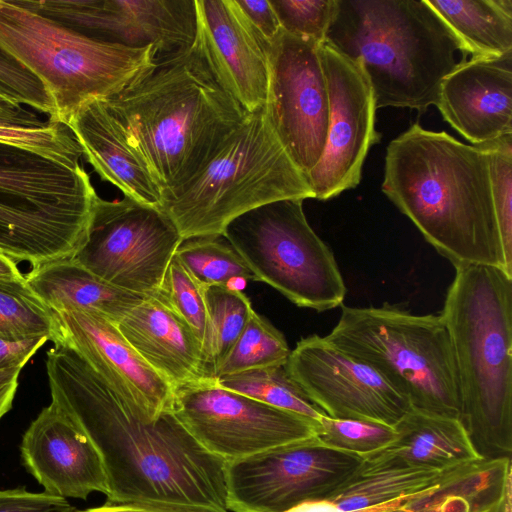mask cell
<instances>
[{
    "label": "cell",
    "mask_w": 512,
    "mask_h": 512,
    "mask_svg": "<svg viewBox=\"0 0 512 512\" xmlns=\"http://www.w3.org/2000/svg\"><path fill=\"white\" fill-rule=\"evenodd\" d=\"M46 370L51 402L100 454L105 503L228 512L225 461L203 448L172 411L148 420L62 346L47 352Z\"/></svg>",
    "instance_id": "1"
},
{
    "label": "cell",
    "mask_w": 512,
    "mask_h": 512,
    "mask_svg": "<svg viewBox=\"0 0 512 512\" xmlns=\"http://www.w3.org/2000/svg\"><path fill=\"white\" fill-rule=\"evenodd\" d=\"M381 188L454 267L480 264L506 272L481 147L416 122L387 146Z\"/></svg>",
    "instance_id": "2"
},
{
    "label": "cell",
    "mask_w": 512,
    "mask_h": 512,
    "mask_svg": "<svg viewBox=\"0 0 512 512\" xmlns=\"http://www.w3.org/2000/svg\"><path fill=\"white\" fill-rule=\"evenodd\" d=\"M103 102L162 193L198 171L248 114L219 84L196 37Z\"/></svg>",
    "instance_id": "3"
},
{
    "label": "cell",
    "mask_w": 512,
    "mask_h": 512,
    "mask_svg": "<svg viewBox=\"0 0 512 512\" xmlns=\"http://www.w3.org/2000/svg\"><path fill=\"white\" fill-rule=\"evenodd\" d=\"M441 316L458 374L460 421L483 458L512 451V277L488 265L455 267Z\"/></svg>",
    "instance_id": "4"
},
{
    "label": "cell",
    "mask_w": 512,
    "mask_h": 512,
    "mask_svg": "<svg viewBox=\"0 0 512 512\" xmlns=\"http://www.w3.org/2000/svg\"><path fill=\"white\" fill-rule=\"evenodd\" d=\"M325 42L361 63L376 109L425 113L461 62L457 39L425 0H337Z\"/></svg>",
    "instance_id": "5"
},
{
    "label": "cell",
    "mask_w": 512,
    "mask_h": 512,
    "mask_svg": "<svg viewBox=\"0 0 512 512\" xmlns=\"http://www.w3.org/2000/svg\"><path fill=\"white\" fill-rule=\"evenodd\" d=\"M307 198H313L307 179L262 107L248 113L188 180L163 192L159 208L187 240L222 236L233 219L264 204Z\"/></svg>",
    "instance_id": "6"
},
{
    "label": "cell",
    "mask_w": 512,
    "mask_h": 512,
    "mask_svg": "<svg viewBox=\"0 0 512 512\" xmlns=\"http://www.w3.org/2000/svg\"><path fill=\"white\" fill-rule=\"evenodd\" d=\"M0 50L30 72L54 107V123L93 100L110 98L156 61L153 45L131 48L74 30L22 0H0Z\"/></svg>",
    "instance_id": "7"
},
{
    "label": "cell",
    "mask_w": 512,
    "mask_h": 512,
    "mask_svg": "<svg viewBox=\"0 0 512 512\" xmlns=\"http://www.w3.org/2000/svg\"><path fill=\"white\" fill-rule=\"evenodd\" d=\"M325 339L374 369L412 409L460 419L457 368L441 314L415 315L388 304L342 306Z\"/></svg>",
    "instance_id": "8"
},
{
    "label": "cell",
    "mask_w": 512,
    "mask_h": 512,
    "mask_svg": "<svg viewBox=\"0 0 512 512\" xmlns=\"http://www.w3.org/2000/svg\"><path fill=\"white\" fill-rule=\"evenodd\" d=\"M99 196L82 166L0 143V253L32 268L70 258Z\"/></svg>",
    "instance_id": "9"
},
{
    "label": "cell",
    "mask_w": 512,
    "mask_h": 512,
    "mask_svg": "<svg viewBox=\"0 0 512 512\" xmlns=\"http://www.w3.org/2000/svg\"><path fill=\"white\" fill-rule=\"evenodd\" d=\"M303 199H283L233 219L222 236L257 278L299 307L342 305L346 287L331 249L309 225Z\"/></svg>",
    "instance_id": "10"
},
{
    "label": "cell",
    "mask_w": 512,
    "mask_h": 512,
    "mask_svg": "<svg viewBox=\"0 0 512 512\" xmlns=\"http://www.w3.org/2000/svg\"><path fill=\"white\" fill-rule=\"evenodd\" d=\"M182 241L160 208L99 197L85 239L70 258L117 287L152 297Z\"/></svg>",
    "instance_id": "11"
},
{
    "label": "cell",
    "mask_w": 512,
    "mask_h": 512,
    "mask_svg": "<svg viewBox=\"0 0 512 512\" xmlns=\"http://www.w3.org/2000/svg\"><path fill=\"white\" fill-rule=\"evenodd\" d=\"M364 459L317 436L225 462L227 510L286 512L325 498L354 477Z\"/></svg>",
    "instance_id": "12"
},
{
    "label": "cell",
    "mask_w": 512,
    "mask_h": 512,
    "mask_svg": "<svg viewBox=\"0 0 512 512\" xmlns=\"http://www.w3.org/2000/svg\"><path fill=\"white\" fill-rule=\"evenodd\" d=\"M172 412L197 442L225 462L316 436L318 424L201 379L174 389Z\"/></svg>",
    "instance_id": "13"
},
{
    "label": "cell",
    "mask_w": 512,
    "mask_h": 512,
    "mask_svg": "<svg viewBox=\"0 0 512 512\" xmlns=\"http://www.w3.org/2000/svg\"><path fill=\"white\" fill-rule=\"evenodd\" d=\"M319 43L282 28L267 46L264 110L287 154L306 175L325 150L330 106Z\"/></svg>",
    "instance_id": "14"
},
{
    "label": "cell",
    "mask_w": 512,
    "mask_h": 512,
    "mask_svg": "<svg viewBox=\"0 0 512 512\" xmlns=\"http://www.w3.org/2000/svg\"><path fill=\"white\" fill-rule=\"evenodd\" d=\"M330 117L325 150L306 175L313 198L326 201L361 181L370 148L381 139L375 128L376 104L369 79L357 60L327 42L320 45Z\"/></svg>",
    "instance_id": "15"
},
{
    "label": "cell",
    "mask_w": 512,
    "mask_h": 512,
    "mask_svg": "<svg viewBox=\"0 0 512 512\" xmlns=\"http://www.w3.org/2000/svg\"><path fill=\"white\" fill-rule=\"evenodd\" d=\"M286 368L309 399L327 416L395 426L412 408L408 399L365 363L325 337L302 338Z\"/></svg>",
    "instance_id": "16"
},
{
    "label": "cell",
    "mask_w": 512,
    "mask_h": 512,
    "mask_svg": "<svg viewBox=\"0 0 512 512\" xmlns=\"http://www.w3.org/2000/svg\"><path fill=\"white\" fill-rule=\"evenodd\" d=\"M90 37L131 48L153 45L156 60L189 48L196 37L195 0H22Z\"/></svg>",
    "instance_id": "17"
},
{
    "label": "cell",
    "mask_w": 512,
    "mask_h": 512,
    "mask_svg": "<svg viewBox=\"0 0 512 512\" xmlns=\"http://www.w3.org/2000/svg\"><path fill=\"white\" fill-rule=\"evenodd\" d=\"M53 315L54 345L77 354L148 420L172 411L173 387L140 356L116 323L94 311Z\"/></svg>",
    "instance_id": "18"
},
{
    "label": "cell",
    "mask_w": 512,
    "mask_h": 512,
    "mask_svg": "<svg viewBox=\"0 0 512 512\" xmlns=\"http://www.w3.org/2000/svg\"><path fill=\"white\" fill-rule=\"evenodd\" d=\"M196 39L219 84L247 113L265 105L267 43L236 0H195Z\"/></svg>",
    "instance_id": "19"
},
{
    "label": "cell",
    "mask_w": 512,
    "mask_h": 512,
    "mask_svg": "<svg viewBox=\"0 0 512 512\" xmlns=\"http://www.w3.org/2000/svg\"><path fill=\"white\" fill-rule=\"evenodd\" d=\"M20 456L45 492L86 500L107 493L102 459L83 430L56 404L44 407L22 436Z\"/></svg>",
    "instance_id": "20"
},
{
    "label": "cell",
    "mask_w": 512,
    "mask_h": 512,
    "mask_svg": "<svg viewBox=\"0 0 512 512\" xmlns=\"http://www.w3.org/2000/svg\"><path fill=\"white\" fill-rule=\"evenodd\" d=\"M436 106L472 145L512 134V52L461 61L443 79Z\"/></svg>",
    "instance_id": "21"
},
{
    "label": "cell",
    "mask_w": 512,
    "mask_h": 512,
    "mask_svg": "<svg viewBox=\"0 0 512 512\" xmlns=\"http://www.w3.org/2000/svg\"><path fill=\"white\" fill-rule=\"evenodd\" d=\"M66 126L102 181L117 187L124 197L160 207V187L103 100H93L83 105L70 117Z\"/></svg>",
    "instance_id": "22"
},
{
    "label": "cell",
    "mask_w": 512,
    "mask_h": 512,
    "mask_svg": "<svg viewBox=\"0 0 512 512\" xmlns=\"http://www.w3.org/2000/svg\"><path fill=\"white\" fill-rule=\"evenodd\" d=\"M117 326L132 347L173 389L204 379L201 343L188 325L159 298L148 297Z\"/></svg>",
    "instance_id": "23"
},
{
    "label": "cell",
    "mask_w": 512,
    "mask_h": 512,
    "mask_svg": "<svg viewBox=\"0 0 512 512\" xmlns=\"http://www.w3.org/2000/svg\"><path fill=\"white\" fill-rule=\"evenodd\" d=\"M396 438L364 457L362 468H422L445 471L483 458L457 418L411 409L395 426Z\"/></svg>",
    "instance_id": "24"
},
{
    "label": "cell",
    "mask_w": 512,
    "mask_h": 512,
    "mask_svg": "<svg viewBox=\"0 0 512 512\" xmlns=\"http://www.w3.org/2000/svg\"><path fill=\"white\" fill-rule=\"evenodd\" d=\"M511 474L510 457L454 467L392 512H511Z\"/></svg>",
    "instance_id": "25"
},
{
    "label": "cell",
    "mask_w": 512,
    "mask_h": 512,
    "mask_svg": "<svg viewBox=\"0 0 512 512\" xmlns=\"http://www.w3.org/2000/svg\"><path fill=\"white\" fill-rule=\"evenodd\" d=\"M25 279L52 312L94 311L116 324L148 298L101 279L71 258L33 267Z\"/></svg>",
    "instance_id": "26"
},
{
    "label": "cell",
    "mask_w": 512,
    "mask_h": 512,
    "mask_svg": "<svg viewBox=\"0 0 512 512\" xmlns=\"http://www.w3.org/2000/svg\"><path fill=\"white\" fill-rule=\"evenodd\" d=\"M445 471L361 468L325 498L304 502L286 512H392L438 482Z\"/></svg>",
    "instance_id": "27"
},
{
    "label": "cell",
    "mask_w": 512,
    "mask_h": 512,
    "mask_svg": "<svg viewBox=\"0 0 512 512\" xmlns=\"http://www.w3.org/2000/svg\"><path fill=\"white\" fill-rule=\"evenodd\" d=\"M457 39L463 56L512 52V0H425Z\"/></svg>",
    "instance_id": "28"
},
{
    "label": "cell",
    "mask_w": 512,
    "mask_h": 512,
    "mask_svg": "<svg viewBox=\"0 0 512 512\" xmlns=\"http://www.w3.org/2000/svg\"><path fill=\"white\" fill-rule=\"evenodd\" d=\"M207 321L201 342V373L216 379L218 369L245 329L253 308L240 289L205 287Z\"/></svg>",
    "instance_id": "29"
},
{
    "label": "cell",
    "mask_w": 512,
    "mask_h": 512,
    "mask_svg": "<svg viewBox=\"0 0 512 512\" xmlns=\"http://www.w3.org/2000/svg\"><path fill=\"white\" fill-rule=\"evenodd\" d=\"M175 256L204 287L225 286L240 289L257 281L243 258L223 236L183 240Z\"/></svg>",
    "instance_id": "30"
},
{
    "label": "cell",
    "mask_w": 512,
    "mask_h": 512,
    "mask_svg": "<svg viewBox=\"0 0 512 512\" xmlns=\"http://www.w3.org/2000/svg\"><path fill=\"white\" fill-rule=\"evenodd\" d=\"M218 384L270 406L303 416L318 424L326 415L287 371L286 364L219 377Z\"/></svg>",
    "instance_id": "31"
},
{
    "label": "cell",
    "mask_w": 512,
    "mask_h": 512,
    "mask_svg": "<svg viewBox=\"0 0 512 512\" xmlns=\"http://www.w3.org/2000/svg\"><path fill=\"white\" fill-rule=\"evenodd\" d=\"M290 352L283 334L253 310L245 329L222 361L216 379L248 370L285 365Z\"/></svg>",
    "instance_id": "32"
},
{
    "label": "cell",
    "mask_w": 512,
    "mask_h": 512,
    "mask_svg": "<svg viewBox=\"0 0 512 512\" xmlns=\"http://www.w3.org/2000/svg\"><path fill=\"white\" fill-rule=\"evenodd\" d=\"M54 333V315L22 280L0 279V337L32 338Z\"/></svg>",
    "instance_id": "33"
},
{
    "label": "cell",
    "mask_w": 512,
    "mask_h": 512,
    "mask_svg": "<svg viewBox=\"0 0 512 512\" xmlns=\"http://www.w3.org/2000/svg\"><path fill=\"white\" fill-rule=\"evenodd\" d=\"M485 152L506 272L512 276V134L477 145Z\"/></svg>",
    "instance_id": "34"
},
{
    "label": "cell",
    "mask_w": 512,
    "mask_h": 512,
    "mask_svg": "<svg viewBox=\"0 0 512 512\" xmlns=\"http://www.w3.org/2000/svg\"><path fill=\"white\" fill-rule=\"evenodd\" d=\"M0 143L27 150L68 167H79L82 149L70 129L47 121L39 127L0 123Z\"/></svg>",
    "instance_id": "35"
},
{
    "label": "cell",
    "mask_w": 512,
    "mask_h": 512,
    "mask_svg": "<svg viewBox=\"0 0 512 512\" xmlns=\"http://www.w3.org/2000/svg\"><path fill=\"white\" fill-rule=\"evenodd\" d=\"M396 435L395 427L388 424L327 415L320 417L316 434L325 445L362 458L388 446Z\"/></svg>",
    "instance_id": "36"
},
{
    "label": "cell",
    "mask_w": 512,
    "mask_h": 512,
    "mask_svg": "<svg viewBox=\"0 0 512 512\" xmlns=\"http://www.w3.org/2000/svg\"><path fill=\"white\" fill-rule=\"evenodd\" d=\"M171 308L202 342L207 307L205 287L200 284L174 255L155 295Z\"/></svg>",
    "instance_id": "37"
},
{
    "label": "cell",
    "mask_w": 512,
    "mask_h": 512,
    "mask_svg": "<svg viewBox=\"0 0 512 512\" xmlns=\"http://www.w3.org/2000/svg\"><path fill=\"white\" fill-rule=\"evenodd\" d=\"M337 0H269L280 27L295 36L322 44Z\"/></svg>",
    "instance_id": "38"
},
{
    "label": "cell",
    "mask_w": 512,
    "mask_h": 512,
    "mask_svg": "<svg viewBox=\"0 0 512 512\" xmlns=\"http://www.w3.org/2000/svg\"><path fill=\"white\" fill-rule=\"evenodd\" d=\"M0 95L48 116L54 117L53 104L41 83L20 64L0 50Z\"/></svg>",
    "instance_id": "39"
},
{
    "label": "cell",
    "mask_w": 512,
    "mask_h": 512,
    "mask_svg": "<svg viewBox=\"0 0 512 512\" xmlns=\"http://www.w3.org/2000/svg\"><path fill=\"white\" fill-rule=\"evenodd\" d=\"M66 498L25 488L0 490V512H73Z\"/></svg>",
    "instance_id": "40"
},
{
    "label": "cell",
    "mask_w": 512,
    "mask_h": 512,
    "mask_svg": "<svg viewBox=\"0 0 512 512\" xmlns=\"http://www.w3.org/2000/svg\"><path fill=\"white\" fill-rule=\"evenodd\" d=\"M48 340L47 336L23 339L0 337V370H21Z\"/></svg>",
    "instance_id": "41"
},
{
    "label": "cell",
    "mask_w": 512,
    "mask_h": 512,
    "mask_svg": "<svg viewBox=\"0 0 512 512\" xmlns=\"http://www.w3.org/2000/svg\"><path fill=\"white\" fill-rule=\"evenodd\" d=\"M236 2L260 37L270 43L281 27L269 0H236Z\"/></svg>",
    "instance_id": "42"
},
{
    "label": "cell",
    "mask_w": 512,
    "mask_h": 512,
    "mask_svg": "<svg viewBox=\"0 0 512 512\" xmlns=\"http://www.w3.org/2000/svg\"><path fill=\"white\" fill-rule=\"evenodd\" d=\"M47 121H41L35 114L0 95V123L24 127H39Z\"/></svg>",
    "instance_id": "43"
},
{
    "label": "cell",
    "mask_w": 512,
    "mask_h": 512,
    "mask_svg": "<svg viewBox=\"0 0 512 512\" xmlns=\"http://www.w3.org/2000/svg\"><path fill=\"white\" fill-rule=\"evenodd\" d=\"M21 370H0V420L10 411Z\"/></svg>",
    "instance_id": "44"
},
{
    "label": "cell",
    "mask_w": 512,
    "mask_h": 512,
    "mask_svg": "<svg viewBox=\"0 0 512 512\" xmlns=\"http://www.w3.org/2000/svg\"><path fill=\"white\" fill-rule=\"evenodd\" d=\"M73 512H196L185 509L161 507L154 505L136 504V503H123V504H109L105 503L102 506L89 508L85 510H75Z\"/></svg>",
    "instance_id": "45"
},
{
    "label": "cell",
    "mask_w": 512,
    "mask_h": 512,
    "mask_svg": "<svg viewBox=\"0 0 512 512\" xmlns=\"http://www.w3.org/2000/svg\"><path fill=\"white\" fill-rule=\"evenodd\" d=\"M0 279L22 280L25 279L18 269L17 263L6 255L0 253Z\"/></svg>",
    "instance_id": "46"
}]
</instances>
